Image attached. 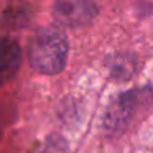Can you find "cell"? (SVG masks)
Returning a JSON list of instances; mask_svg holds the SVG:
<instances>
[{
	"instance_id": "6da1fadb",
	"label": "cell",
	"mask_w": 153,
	"mask_h": 153,
	"mask_svg": "<svg viewBox=\"0 0 153 153\" xmlns=\"http://www.w3.org/2000/svg\"><path fill=\"white\" fill-rule=\"evenodd\" d=\"M31 66L45 74H56L64 68L68 59L66 35L56 27L40 30L28 46Z\"/></svg>"
},
{
	"instance_id": "7a4b0ae2",
	"label": "cell",
	"mask_w": 153,
	"mask_h": 153,
	"mask_svg": "<svg viewBox=\"0 0 153 153\" xmlns=\"http://www.w3.org/2000/svg\"><path fill=\"white\" fill-rule=\"evenodd\" d=\"M96 15L97 7L94 0H56L54 4V18L66 27L87 25Z\"/></svg>"
},
{
	"instance_id": "3957f363",
	"label": "cell",
	"mask_w": 153,
	"mask_h": 153,
	"mask_svg": "<svg viewBox=\"0 0 153 153\" xmlns=\"http://www.w3.org/2000/svg\"><path fill=\"white\" fill-rule=\"evenodd\" d=\"M20 46L13 40H0V84L15 76L20 66Z\"/></svg>"
}]
</instances>
